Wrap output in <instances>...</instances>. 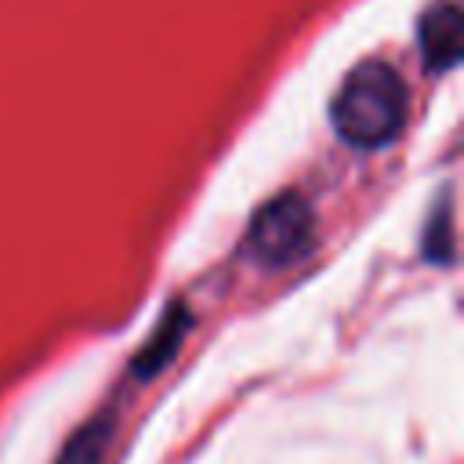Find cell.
I'll list each match as a JSON object with an SVG mask.
<instances>
[{
    "mask_svg": "<svg viewBox=\"0 0 464 464\" xmlns=\"http://www.w3.org/2000/svg\"><path fill=\"white\" fill-rule=\"evenodd\" d=\"M420 58L428 72H446L460 58V11L453 4H439L420 18Z\"/></svg>",
    "mask_w": 464,
    "mask_h": 464,
    "instance_id": "277c9868",
    "label": "cell"
},
{
    "mask_svg": "<svg viewBox=\"0 0 464 464\" xmlns=\"http://www.w3.org/2000/svg\"><path fill=\"white\" fill-rule=\"evenodd\" d=\"M315 243V210L301 192H279L261 203L246 225V250L265 268L301 261Z\"/></svg>",
    "mask_w": 464,
    "mask_h": 464,
    "instance_id": "7a4b0ae2",
    "label": "cell"
},
{
    "mask_svg": "<svg viewBox=\"0 0 464 464\" xmlns=\"http://www.w3.org/2000/svg\"><path fill=\"white\" fill-rule=\"evenodd\" d=\"M435 214H439V225L435 221L424 225V257L435 261V265H450V257H453V236H450V228H453V207L450 203H439Z\"/></svg>",
    "mask_w": 464,
    "mask_h": 464,
    "instance_id": "8992f818",
    "label": "cell"
},
{
    "mask_svg": "<svg viewBox=\"0 0 464 464\" xmlns=\"http://www.w3.org/2000/svg\"><path fill=\"white\" fill-rule=\"evenodd\" d=\"M188 326H192L188 304H185V301L167 304V312L160 315V323H156L152 334L141 341V348H138V355H134V362H130L134 377H138V381H149L152 373H160V370L178 355V348H181Z\"/></svg>",
    "mask_w": 464,
    "mask_h": 464,
    "instance_id": "3957f363",
    "label": "cell"
},
{
    "mask_svg": "<svg viewBox=\"0 0 464 464\" xmlns=\"http://www.w3.org/2000/svg\"><path fill=\"white\" fill-rule=\"evenodd\" d=\"M112 439H116V420L109 410H102L65 439L54 464H105Z\"/></svg>",
    "mask_w": 464,
    "mask_h": 464,
    "instance_id": "5b68a950",
    "label": "cell"
},
{
    "mask_svg": "<svg viewBox=\"0 0 464 464\" xmlns=\"http://www.w3.org/2000/svg\"><path fill=\"white\" fill-rule=\"evenodd\" d=\"M330 123L352 149H381L406 127V83L388 62H359L330 102Z\"/></svg>",
    "mask_w": 464,
    "mask_h": 464,
    "instance_id": "6da1fadb",
    "label": "cell"
}]
</instances>
